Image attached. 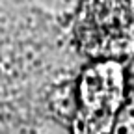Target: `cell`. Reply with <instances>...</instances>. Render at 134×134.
I'll return each instance as SVG.
<instances>
[{
    "label": "cell",
    "instance_id": "cell-1",
    "mask_svg": "<svg viewBox=\"0 0 134 134\" xmlns=\"http://www.w3.org/2000/svg\"><path fill=\"white\" fill-rule=\"evenodd\" d=\"M78 47L97 62H119L134 52V2H86L75 23Z\"/></svg>",
    "mask_w": 134,
    "mask_h": 134
},
{
    "label": "cell",
    "instance_id": "cell-2",
    "mask_svg": "<svg viewBox=\"0 0 134 134\" xmlns=\"http://www.w3.org/2000/svg\"><path fill=\"white\" fill-rule=\"evenodd\" d=\"M125 95V73L119 62H95L78 82V108L73 134H110Z\"/></svg>",
    "mask_w": 134,
    "mask_h": 134
}]
</instances>
